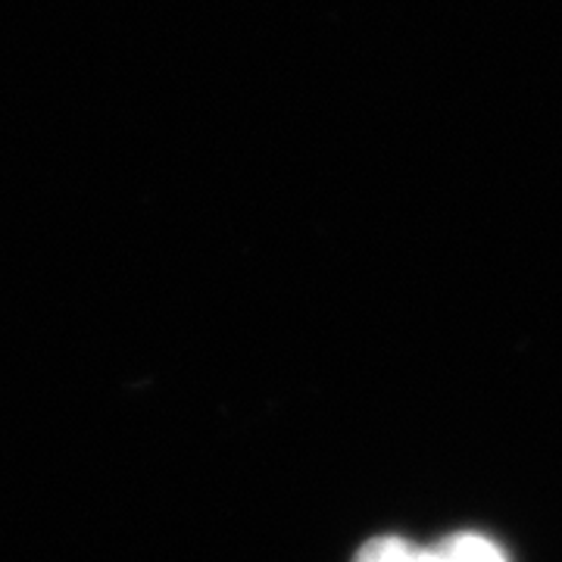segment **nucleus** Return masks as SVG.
Wrapping results in <instances>:
<instances>
[{
  "label": "nucleus",
  "instance_id": "f257e3e1",
  "mask_svg": "<svg viewBox=\"0 0 562 562\" xmlns=\"http://www.w3.org/2000/svg\"><path fill=\"white\" fill-rule=\"evenodd\" d=\"M425 560L428 562H509L503 557V550L494 541H487L484 535L465 531L453 535L447 541L425 547Z\"/></svg>",
  "mask_w": 562,
  "mask_h": 562
},
{
  "label": "nucleus",
  "instance_id": "f03ea898",
  "mask_svg": "<svg viewBox=\"0 0 562 562\" xmlns=\"http://www.w3.org/2000/svg\"><path fill=\"white\" fill-rule=\"evenodd\" d=\"M357 562H428L425 560V547L401 541V538H379L369 541L357 553Z\"/></svg>",
  "mask_w": 562,
  "mask_h": 562
}]
</instances>
